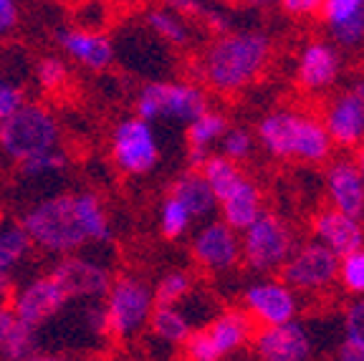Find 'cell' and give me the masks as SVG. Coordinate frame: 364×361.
Here are the masks:
<instances>
[{
  "label": "cell",
  "mask_w": 364,
  "mask_h": 361,
  "mask_svg": "<svg viewBox=\"0 0 364 361\" xmlns=\"http://www.w3.org/2000/svg\"><path fill=\"white\" fill-rule=\"evenodd\" d=\"M21 225L36 248L53 255L76 253L86 245L112 243V222L94 192H58L26 210Z\"/></svg>",
  "instance_id": "6da1fadb"
},
{
  "label": "cell",
  "mask_w": 364,
  "mask_h": 361,
  "mask_svg": "<svg viewBox=\"0 0 364 361\" xmlns=\"http://www.w3.org/2000/svg\"><path fill=\"white\" fill-rule=\"evenodd\" d=\"M271 51V38L261 31H225L205 48L198 71L210 89L235 94L266 71Z\"/></svg>",
  "instance_id": "7a4b0ae2"
},
{
  "label": "cell",
  "mask_w": 364,
  "mask_h": 361,
  "mask_svg": "<svg viewBox=\"0 0 364 361\" xmlns=\"http://www.w3.org/2000/svg\"><path fill=\"white\" fill-rule=\"evenodd\" d=\"M256 139L271 157L299 159L309 164L326 162L334 149L321 119L286 109L266 114L258 122Z\"/></svg>",
  "instance_id": "3957f363"
},
{
  "label": "cell",
  "mask_w": 364,
  "mask_h": 361,
  "mask_svg": "<svg viewBox=\"0 0 364 361\" xmlns=\"http://www.w3.org/2000/svg\"><path fill=\"white\" fill-rule=\"evenodd\" d=\"M58 141H61L58 119L43 104L23 102L11 117L0 122V152L16 164L58 147Z\"/></svg>",
  "instance_id": "277c9868"
},
{
  "label": "cell",
  "mask_w": 364,
  "mask_h": 361,
  "mask_svg": "<svg viewBox=\"0 0 364 361\" xmlns=\"http://www.w3.org/2000/svg\"><path fill=\"white\" fill-rule=\"evenodd\" d=\"M102 301L107 311V331L114 341H132L147 328L154 308V293L152 286H147L142 278H112V286Z\"/></svg>",
  "instance_id": "5b68a950"
},
{
  "label": "cell",
  "mask_w": 364,
  "mask_h": 361,
  "mask_svg": "<svg viewBox=\"0 0 364 361\" xmlns=\"http://www.w3.org/2000/svg\"><path fill=\"white\" fill-rule=\"evenodd\" d=\"M205 109H210L208 94L190 81H149L139 89L134 102L136 117L147 119L152 124L159 119L190 124Z\"/></svg>",
  "instance_id": "8992f818"
},
{
  "label": "cell",
  "mask_w": 364,
  "mask_h": 361,
  "mask_svg": "<svg viewBox=\"0 0 364 361\" xmlns=\"http://www.w3.org/2000/svg\"><path fill=\"white\" fill-rule=\"evenodd\" d=\"M294 248V230L273 212H261L245 230H240V260L256 273L279 271Z\"/></svg>",
  "instance_id": "52a82bcc"
},
{
  "label": "cell",
  "mask_w": 364,
  "mask_h": 361,
  "mask_svg": "<svg viewBox=\"0 0 364 361\" xmlns=\"http://www.w3.org/2000/svg\"><path fill=\"white\" fill-rule=\"evenodd\" d=\"M112 159L117 170L129 177H144L159 162V141L152 122L142 117H127L114 126Z\"/></svg>",
  "instance_id": "ba28073f"
},
{
  "label": "cell",
  "mask_w": 364,
  "mask_h": 361,
  "mask_svg": "<svg viewBox=\"0 0 364 361\" xmlns=\"http://www.w3.org/2000/svg\"><path fill=\"white\" fill-rule=\"evenodd\" d=\"M279 271L281 281L294 291H304V293L324 291L336 281L339 255L326 248L324 243L311 240V243H304L301 248H294V253L286 258Z\"/></svg>",
  "instance_id": "9c48e42d"
},
{
  "label": "cell",
  "mask_w": 364,
  "mask_h": 361,
  "mask_svg": "<svg viewBox=\"0 0 364 361\" xmlns=\"http://www.w3.org/2000/svg\"><path fill=\"white\" fill-rule=\"evenodd\" d=\"M71 303L68 296L63 293V288L51 273L36 276L26 281L11 301V311L16 313L18 321L28 323V326L43 328L46 323H51L56 316H61L63 308Z\"/></svg>",
  "instance_id": "30bf717a"
},
{
  "label": "cell",
  "mask_w": 364,
  "mask_h": 361,
  "mask_svg": "<svg viewBox=\"0 0 364 361\" xmlns=\"http://www.w3.org/2000/svg\"><path fill=\"white\" fill-rule=\"evenodd\" d=\"M48 273L58 281L68 301H102L112 286L109 268L99 260L79 255V250L58 255Z\"/></svg>",
  "instance_id": "8fae6325"
},
{
  "label": "cell",
  "mask_w": 364,
  "mask_h": 361,
  "mask_svg": "<svg viewBox=\"0 0 364 361\" xmlns=\"http://www.w3.org/2000/svg\"><path fill=\"white\" fill-rule=\"evenodd\" d=\"M243 311L261 326H276L296 318L299 313V298L291 286L284 281H258L250 283L243 291Z\"/></svg>",
  "instance_id": "7c38bea8"
},
{
  "label": "cell",
  "mask_w": 364,
  "mask_h": 361,
  "mask_svg": "<svg viewBox=\"0 0 364 361\" xmlns=\"http://www.w3.org/2000/svg\"><path fill=\"white\" fill-rule=\"evenodd\" d=\"M324 126L334 147L354 149L364 141V84L336 94L324 114Z\"/></svg>",
  "instance_id": "4fadbf2b"
},
{
  "label": "cell",
  "mask_w": 364,
  "mask_h": 361,
  "mask_svg": "<svg viewBox=\"0 0 364 361\" xmlns=\"http://www.w3.org/2000/svg\"><path fill=\"white\" fill-rule=\"evenodd\" d=\"M193 258L210 273L233 271L240 263V235L223 220L203 225L193 237Z\"/></svg>",
  "instance_id": "5bb4252c"
},
{
  "label": "cell",
  "mask_w": 364,
  "mask_h": 361,
  "mask_svg": "<svg viewBox=\"0 0 364 361\" xmlns=\"http://www.w3.org/2000/svg\"><path fill=\"white\" fill-rule=\"evenodd\" d=\"M253 351L263 361H306L314 354V341L301 323L291 321L263 326L253 339Z\"/></svg>",
  "instance_id": "9a60e30c"
},
{
  "label": "cell",
  "mask_w": 364,
  "mask_h": 361,
  "mask_svg": "<svg viewBox=\"0 0 364 361\" xmlns=\"http://www.w3.org/2000/svg\"><path fill=\"white\" fill-rule=\"evenodd\" d=\"M341 74V58L329 41H311L301 48L296 61V81L309 94H321L336 84Z\"/></svg>",
  "instance_id": "2e32d148"
},
{
  "label": "cell",
  "mask_w": 364,
  "mask_h": 361,
  "mask_svg": "<svg viewBox=\"0 0 364 361\" xmlns=\"http://www.w3.org/2000/svg\"><path fill=\"white\" fill-rule=\"evenodd\" d=\"M61 51L89 71H107L117 58V45L94 28H61L56 33Z\"/></svg>",
  "instance_id": "e0dca14e"
},
{
  "label": "cell",
  "mask_w": 364,
  "mask_h": 361,
  "mask_svg": "<svg viewBox=\"0 0 364 361\" xmlns=\"http://www.w3.org/2000/svg\"><path fill=\"white\" fill-rule=\"evenodd\" d=\"M311 227L318 243H324L329 250H334L339 258L357 248H364V227L359 217H352V215L341 212L336 208L321 210L314 217Z\"/></svg>",
  "instance_id": "ac0fdd59"
},
{
  "label": "cell",
  "mask_w": 364,
  "mask_h": 361,
  "mask_svg": "<svg viewBox=\"0 0 364 361\" xmlns=\"http://www.w3.org/2000/svg\"><path fill=\"white\" fill-rule=\"evenodd\" d=\"M326 195L331 200V208L341 212L362 217L364 215V182L354 159H336L326 170Z\"/></svg>",
  "instance_id": "d6986e66"
},
{
  "label": "cell",
  "mask_w": 364,
  "mask_h": 361,
  "mask_svg": "<svg viewBox=\"0 0 364 361\" xmlns=\"http://www.w3.org/2000/svg\"><path fill=\"white\" fill-rule=\"evenodd\" d=\"M318 16L334 43L354 48L364 41V0H324Z\"/></svg>",
  "instance_id": "ffe728a7"
},
{
  "label": "cell",
  "mask_w": 364,
  "mask_h": 361,
  "mask_svg": "<svg viewBox=\"0 0 364 361\" xmlns=\"http://www.w3.org/2000/svg\"><path fill=\"white\" fill-rule=\"evenodd\" d=\"M218 210H220V220L240 232L263 212V195L256 182L245 177L233 192H228L218 203Z\"/></svg>",
  "instance_id": "44dd1931"
},
{
  "label": "cell",
  "mask_w": 364,
  "mask_h": 361,
  "mask_svg": "<svg viewBox=\"0 0 364 361\" xmlns=\"http://www.w3.org/2000/svg\"><path fill=\"white\" fill-rule=\"evenodd\" d=\"M228 119L220 112H213V109H205L200 117H195L188 124V167L200 170L203 162L210 154L213 144H218L223 136V131L228 129Z\"/></svg>",
  "instance_id": "7402d4cb"
},
{
  "label": "cell",
  "mask_w": 364,
  "mask_h": 361,
  "mask_svg": "<svg viewBox=\"0 0 364 361\" xmlns=\"http://www.w3.org/2000/svg\"><path fill=\"white\" fill-rule=\"evenodd\" d=\"M205 331L210 333L220 359H225L248 344L250 333H253V318L245 311H225L218 318H213Z\"/></svg>",
  "instance_id": "603a6c76"
},
{
  "label": "cell",
  "mask_w": 364,
  "mask_h": 361,
  "mask_svg": "<svg viewBox=\"0 0 364 361\" xmlns=\"http://www.w3.org/2000/svg\"><path fill=\"white\" fill-rule=\"evenodd\" d=\"M170 195H175L190 210V215H193L195 220H203V217H208V215H213L218 210V200L213 195L208 180L203 177V172L193 170V167H188V170L172 182Z\"/></svg>",
  "instance_id": "cb8c5ba5"
},
{
  "label": "cell",
  "mask_w": 364,
  "mask_h": 361,
  "mask_svg": "<svg viewBox=\"0 0 364 361\" xmlns=\"http://www.w3.org/2000/svg\"><path fill=\"white\" fill-rule=\"evenodd\" d=\"M0 359L8 361H33V359H46L43 351V339H41V328L28 326L23 321H13V326L8 328V336L3 341L0 349Z\"/></svg>",
  "instance_id": "d4e9b609"
},
{
  "label": "cell",
  "mask_w": 364,
  "mask_h": 361,
  "mask_svg": "<svg viewBox=\"0 0 364 361\" xmlns=\"http://www.w3.org/2000/svg\"><path fill=\"white\" fill-rule=\"evenodd\" d=\"M33 248V240L21 222H3L0 225V273L13 276Z\"/></svg>",
  "instance_id": "484cf974"
},
{
  "label": "cell",
  "mask_w": 364,
  "mask_h": 361,
  "mask_svg": "<svg viewBox=\"0 0 364 361\" xmlns=\"http://www.w3.org/2000/svg\"><path fill=\"white\" fill-rule=\"evenodd\" d=\"M147 326L152 336H157L167 346H182V341L188 339V333L193 331L190 318L177 306H154Z\"/></svg>",
  "instance_id": "4316f807"
},
{
  "label": "cell",
  "mask_w": 364,
  "mask_h": 361,
  "mask_svg": "<svg viewBox=\"0 0 364 361\" xmlns=\"http://www.w3.org/2000/svg\"><path fill=\"white\" fill-rule=\"evenodd\" d=\"M68 170V157L58 147L48 149V152L33 154V157L18 162V172L23 180L43 185V182H58Z\"/></svg>",
  "instance_id": "83f0119b"
},
{
  "label": "cell",
  "mask_w": 364,
  "mask_h": 361,
  "mask_svg": "<svg viewBox=\"0 0 364 361\" xmlns=\"http://www.w3.org/2000/svg\"><path fill=\"white\" fill-rule=\"evenodd\" d=\"M200 172H203V177L208 180V185H210V190H213V195H215L218 203L225 198L228 192H233L235 187L245 180V175L240 172L238 162L228 159L225 154H208V159L203 162Z\"/></svg>",
  "instance_id": "f1b7e54d"
},
{
  "label": "cell",
  "mask_w": 364,
  "mask_h": 361,
  "mask_svg": "<svg viewBox=\"0 0 364 361\" xmlns=\"http://www.w3.org/2000/svg\"><path fill=\"white\" fill-rule=\"evenodd\" d=\"M147 28L157 36L159 41H165L170 45H185L190 41V28L185 18L180 13H175L172 8H152L147 11Z\"/></svg>",
  "instance_id": "f546056e"
},
{
  "label": "cell",
  "mask_w": 364,
  "mask_h": 361,
  "mask_svg": "<svg viewBox=\"0 0 364 361\" xmlns=\"http://www.w3.org/2000/svg\"><path fill=\"white\" fill-rule=\"evenodd\" d=\"M193 220L195 217L190 215V210L175 195H167L162 200V205H159V230H162V235L167 240H177V237L185 235L190 230V225H193Z\"/></svg>",
  "instance_id": "4dcf8cb0"
},
{
  "label": "cell",
  "mask_w": 364,
  "mask_h": 361,
  "mask_svg": "<svg viewBox=\"0 0 364 361\" xmlns=\"http://www.w3.org/2000/svg\"><path fill=\"white\" fill-rule=\"evenodd\" d=\"M193 291V278L182 271H170L152 288L154 306H180Z\"/></svg>",
  "instance_id": "1f68e13d"
},
{
  "label": "cell",
  "mask_w": 364,
  "mask_h": 361,
  "mask_svg": "<svg viewBox=\"0 0 364 361\" xmlns=\"http://www.w3.org/2000/svg\"><path fill=\"white\" fill-rule=\"evenodd\" d=\"M336 281L341 288L352 296H364V248H357L352 253L339 258V271H336Z\"/></svg>",
  "instance_id": "d6a6232c"
},
{
  "label": "cell",
  "mask_w": 364,
  "mask_h": 361,
  "mask_svg": "<svg viewBox=\"0 0 364 361\" xmlns=\"http://www.w3.org/2000/svg\"><path fill=\"white\" fill-rule=\"evenodd\" d=\"M256 149V136L243 126H228L220 136V154H225L233 162H243Z\"/></svg>",
  "instance_id": "836d02e7"
},
{
  "label": "cell",
  "mask_w": 364,
  "mask_h": 361,
  "mask_svg": "<svg viewBox=\"0 0 364 361\" xmlns=\"http://www.w3.org/2000/svg\"><path fill=\"white\" fill-rule=\"evenodd\" d=\"M33 76H36V84L43 91H56L68 81V66L58 56H43L33 66Z\"/></svg>",
  "instance_id": "e575fe53"
},
{
  "label": "cell",
  "mask_w": 364,
  "mask_h": 361,
  "mask_svg": "<svg viewBox=\"0 0 364 361\" xmlns=\"http://www.w3.org/2000/svg\"><path fill=\"white\" fill-rule=\"evenodd\" d=\"M182 351L185 356L193 361H218L220 354H218L215 344H213L210 333L205 331V328H193L188 333V339L182 341Z\"/></svg>",
  "instance_id": "d590c367"
},
{
  "label": "cell",
  "mask_w": 364,
  "mask_h": 361,
  "mask_svg": "<svg viewBox=\"0 0 364 361\" xmlns=\"http://www.w3.org/2000/svg\"><path fill=\"white\" fill-rule=\"evenodd\" d=\"M344 341L364 354V298H357L344 311Z\"/></svg>",
  "instance_id": "8d00e7d4"
},
{
  "label": "cell",
  "mask_w": 364,
  "mask_h": 361,
  "mask_svg": "<svg viewBox=\"0 0 364 361\" xmlns=\"http://www.w3.org/2000/svg\"><path fill=\"white\" fill-rule=\"evenodd\" d=\"M26 102V94L16 81H8L0 76V122L6 117H11L21 104Z\"/></svg>",
  "instance_id": "74e56055"
},
{
  "label": "cell",
  "mask_w": 364,
  "mask_h": 361,
  "mask_svg": "<svg viewBox=\"0 0 364 361\" xmlns=\"http://www.w3.org/2000/svg\"><path fill=\"white\" fill-rule=\"evenodd\" d=\"M279 6L291 18H311L321 13L324 0H279Z\"/></svg>",
  "instance_id": "f35d334b"
},
{
  "label": "cell",
  "mask_w": 364,
  "mask_h": 361,
  "mask_svg": "<svg viewBox=\"0 0 364 361\" xmlns=\"http://www.w3.org/2000/svg\"><path fill=\"white\" fill-rule=\"evenodd\" d=\"M18 26V3L0 0V36H8Z\"/></svg>",
  "instance_id": "ab89813d"
},
{
  "label": "cell",
  "mask_w": 364,
  "mask_h": 361,
  "mask_svg": "<svg viewBox=\"0 0 364 361\" xmlns=\"http://www.w3.org/2000/svg\"><path fill=\"white\" fill-rule=\"evenodd\" d=\"M175 13H180V16H200L205 18V13H208V6H205L203 0H170V6Z\"/></svg>",
  "instance_id": "60d3db41"
},
{
  "label": "cell",
  "mask_w": 364,
  "mask_h": 361,
  "mask_svg": "<svg viewBox=\"0 0 364 361\" xmlns=\"http://www.w3.org/2000/svg\"><path fill=\"white\" fill-rule=\"evenodd\" d=\"M16 283H13V276H6V273H0V308H11V301H13V291Z\"/></svg>",
  "instance_id": "b9f144b4"
},
{
  "label": "cell",
  "mask_w": 364,
  "mask_h": 361,
  "mask_svg": "<svg viewBox=\"0 0 364 361\" xmlns=\"http://www.w3.org/2000/svg\"><path fill=\"white\" fill-rule=\"evenodd\" d=\"M13 321H16V313L11 308H0V349H3V341H6L8 328L13 326Z\"/></svg>",
  "instance_id": "7bdbcfd3"
},
{
  "label": "cell",
  "mask_w": 364,
  "mask_h": 361,
  "mask_svg": "<svg viewBox=\"0 0 364 361\" xmlns=\"http://www.w3.org/2000/svg\"><path fill=\"white\" fill-rule=\"evenodd\" d=\"M339 356L341 361H364V354L357 349V346H352V344H347V341H341V346H339Z\"/></svg>",
  "instance_id": "ee69618b"
},
{
  "label": "cell",
  "mask_w": 364,
  "mask_h": 361,
  "mask_svg": "<svg viewBox=\"0 0 364 361\" xmlns=\"http://www.w3.org/2000/svg\"><path fill=\"white\" fill-rule=\"evenodd\" d=\"M238 3L248 8H268V6H276L279 0H238Z\"/></svg>",
  "instance_id": "f6af8a7d"
},
{
  "label": "cell",
  "mask_w": 364,
  "mask_h": 361,
  "mask_svg": "<svg viewBox=\"0 0 364 361\" xmlns=\"http://www.w3.org/2000/svg\"><path fill=\"white\" fill-rule=\"evenodd\" d=\"M354 164H357L359 177H362V182H364V147H359V152H357V159H354Z\"/></svg>",
  "instance_id": "bcb514c9"
},
{
  "label": "cell",
  "mask_w": 364,
  "mask_h": 361,
  "mask_svg": "<svg viewBox=\"0 0 364 361\" xmlns=\"http://www.w3.org/2000/svg\"><path fill=\"white\" fill-rule=\"evenodd\" d=\"M112 3H122V0H112Z\"/></svg>",
  "instance_id": "7dc6e473"
}]
</instances>
